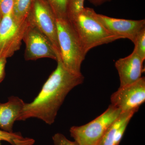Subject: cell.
Instances as JSON below:
<instances>
[{
	"label": "cell",
	"mask_w": 145,
	"mask_h": 145,
	"mask_svg": "<svg viewBox=\"0 0 145 145\" xmlns=\"http://www.w3.org/2000/svg\"><path fill=\"white\" fill-rule=\"evenodd\" d=\"M135 45L133 51L144 61L145 59V28L137 35L133 42Z\"/></svg>",
	"instance_id": "cell-17"
},
{
	"label": "cell",
	"mask_w": 145,
	"mask_h": 145,
	"mask_svg": "<svg viewBox=\"0 0 145 145\" xmlns=\"http://www.w3.org/2000/svg\"><path fill=\"white\" fill-rule=\"evenodd\" d=\"M27 22L23 39L25 44L24 58L35 61L47 58L57 61L58 56L49 39L36 27Z\"/></svg>",
	"instance_id": "cell-7"
},
{
	"label": "cell",
	"mask_w": 145,
	"mask_h": 145,
	"mask_svg": "<svg viewBox=\"0 0 145 145\" xmlns=\"http://www.w3.org/2000/svg\"><path fill=\"white\" fill-rule=\"evenodd\" d=\"M0 145H1V141H0Z\"/></svg>",
	"instance_id": "cell-24"
},
{
	"label": "cell",
	"mask_w": 145,
	"mask_h": 145,
	"mask_svg": "<svg viewBox=\"0 0 145 145\" xmlns=\"http://www.w3.org/2000/svg\"><path fill=\"white\" fill-rule=\"evenodd\" d=\"M114 145V144H113V145Z\"/></svg>",
	"instance_id": "cell-25"
},
{
	"label": "cell",
	"mask_w": 145,
	"mask_h": 145,
	"mask_svg": "<svg viewBox=\"0 0 145 145\" xmlns=\"http://www.w3.org/2000/svg\"><path fill=\"white\" fill-rule=\"evenodd\" d=\"M96 14L93 8H85L80 14L70 20L86 54L95 47L121 39L107 30Z\"/></svg>",
	"instance_id": "cell-2"
},
{
	"label": "cell",
	"mask_w": 145,
	"mask_h": 145,
	"mask_svg": "<svg viewBox=\"0 0 145 145\" xmlns=\"http://www.w3.org/2000/svg\"><path fill=\"white\" fill-rule=\"evenodd\" d=\"M129 121H128L125 122V123H124L119 128L118 131H117L116 134H115V137H114V144L115 145H119V143H120L121 140H122V137L123 136L125 131L127 127Z\"/></svg>",
	"instance_id": "cell-20"
},
{
	"label": "cell",
	"mask_w": 145,
	"mask_h": 145,
	"mask_svg": "<svg viewBox=\"0 0 145 145\" xmlns=\"http://www.w3.org/2000/svg\"><path fill=\"white\" fill-rule=\"evenodd\" d=\"M144 61L134 51L127 57L116 61L115 67L120 79L119 87L133 84L142 78Z\"/></svg>",
	"instance_id": "cell-10"
},
{
	"label": "cell",
	"mask_w": 145,
	"mask_h": 145,
	"mask_svg": "<svg viewBox=\"0 0 145 145\" xmlns=\"http://www.w3.org/2000/svg\"><path fill=\"white\" fill-rule=\"evenodd\" d=\"M3 17L0 15V25H1V22L2 19Z\"/></svg>",
	"instance_id": "cell-23"
},
{
	"label": "cell",
	"mask_w": 145,
	"mask_h": 145,
	"mask_svg": "<svg viewBox=\"0 0 145 145\" xmlns=\"http://www.w3.org/2000/svg\"><path fill=\"white\" fill-rule=\"evenodd\" d=\"M138 109H135L125 112H121L119 117L108 128L99 145L114 144V137L119 128L125 122L130 121Z\"/></svg>",
	"instance_id": "cell-12"
},
{
	"label": "cell",
	"mask_w": 145,
	"mask_h": 145,
	"mask_svg": "<svg viewBox=\"0 0 145 145\" xmlns=\"http://www.w3.org/2000/svg\"><path fill=\"white\" fill-rule=\"evenodd\" d=\"M85 0H68L67 5V16L69 20L77 17L84 9Z\"/></svg>",
	"instance_id": "cell-15"
},
{
	"label": "cell",
	"mask_w": 145,
	"mask_h": 145,
	"mask_svg": "<svg viewBox=\"0 0 145 145\" xmlns=\"http://www.w3.org/2000/svg\"><path fill=\"white\" fill-rule=\"evenodd\" d=\"M51 8L57 18H66L68 0H45Z\"/></svg>",
	"instance_id": "cell-16"
},
{
	"label": "cell",
	"mask_w": 145,
	"mask_h": 145,
	"mask_svg": "<svg viewBox=\"0 0 145 145\" xmlns=\"http://www.w3.org/2000/svg\"><path fill=\"white\" fill-rule=\"evenodd\" d=\"M54 145H80L75 141L69 140L64 135L61 133H57L52 136Z\"/></svg>",
	"instance_id": "cell-18"
},
{
	"label": "cell",
	"mask_w": 145,
	"mask_h": 145,
	"mask_svg": "<svg viewBox=\"0 0 145 145\" xmlns=\"http://www.w3.org/2000/svg\"><path fill=\"white\" fill-rule=\"evenodd\" d=\"M27 21L49 39L57 53L58 60H61L57 36V18L45 0H33Z\"/></svg>",
	"instance_id": "cell-5"
},
{
	"label": "cell",
	"mask_w": 145,
	"mask_h": 145,
	"mask_svg": "<svg viewBox=\"0 0 145 145\" xmlns=\"http://www.w3.org/2000/svg\"><path fill=\"white\" fill-rule=\"evenodd\" d=\"M88 1L94 5L98 6L102 5L103 3L108 1L109 0H88Z\"/></svg>",
	"instance_id": "cell-22"
},
{
	"label": "cell",
	"mask_w": 145,
	"mask_h": 145,
	"mask_svg": "<svg viewBox=\"0 0 145 145\" xmlns=\"http://www.w3.org/2000/svg\"><path fill=\"white\" fill-rule=\"evenodd\" d=\"M121 112L119 108L110 105L103 114L88 123L71 127L69 131L71 135L80 145H99L108 128Z\"/></svg>",
	"instance_id": "cell-4"
},
{
	"label": "cell",
	"mask_w": 145,
	"mask_h": 145,
	"mask_svg": "<svg viewBox=\"0 0 145 145\" xmlns=\"http://www.w3.org/2000/svg\"><path fill=\"white\" fill-rule=\"evenodd\" d=\"M57 36L63 64L74 73L81 74V67L86 54L70 21L57 18Z\"/></svg>",
	"instance_id": "cell-3"
},
{
	"label": "cell",
	"mask_w": 145,
	"mask_h": 145,
	"mask_svg": "<svg viewBox=\"0 0 145 145\" xmlns=\"http://www.w3.org/2000/svg\"><path fill=\"white\" fill-rule=\"evenodd\" d=\"M13 3L14 0H0V15L2 17L12 11Z\"/></svg>",
	"instance_id": "cell-19"
},
{
	"label": "cell",
	"mask_w": 145,
	"mask_h": 145,
	"mask_svg": "<svg viewBox=\"0 0 145 145\" xmlns=\"http://www.w3.org/2000/svg\"><path fill=\"white\" fill-rule=\"evenodd\" d=\"M9 143L11 145H33L35 140L24 137L20 133L8 132L0 130V141Z\"/></svg>",
	"instance_id": "cell-14"
},
{
	"label": "cell",
	"mask_w": 145,
	"mask_h": 145,
	"mask_svg": "<svg viewBox=\"0 0 145 145\" xmlns=\"http://www.w3.org/2000/svg\"><path fill=\"white\" fill-rule=\"evenodd\" d=\"M111 105L121 112L139 109L145 101V78L122 87L111 95Z\"/></svg>",
	"instance_id": "cell-8"
},
{
	"label": "cell",
	"mask_w": 145,
	"mask_h": 145,
	"mask_svg": "<svg viewBox=\"0 0 145 145\" xmlns=\"http://www.w3.org/2000/svg\"><path fill=\"white\" fill-rule=\"evenodd\" d=\"M25 103L17 96H11L5 103H0V128L13 132V125L22 111Z\"/></svg>",
	"instance_id": "cell-11"
},
{
	"label": "cell",
	"mask_w": 145,
	"mask_h": 145,
	"mask_svg": "<svg viewBox=\"0 0 145 145\" xmlns=\"http://www.w3.org/2000/svg\"><path fill=\"white\" fill-rule=\"evenodd\" d=\"M27 22L16 21L12 11L3 17L0 25V58L11 57L20 48Z\"/></svg>",
	"instance_id": "cell-6"
},
{
	"label": "cell",
	"mask_w": 145,
	"mask_h": 145,
	"mask_svg": "<svg viewBox=\"0 0 145 145\" xmlns=\"http://www.w3.org/2000/svg\"><path fill=\"white\" fill-rule=\"evenodd\" d=\"M33 0H14L12 13L13 18L20 23L26 22Z\"/></svg>",
	"instance_id": "cell-13"
},
{
	"label": "cell",
	"mask_w": 145,
	"mask_h": 145,
	"mask_svg": "<svg viewBox=\"0 0 145 145\" xmlns=\"http://www.w3.org/2000/svg\"><path fill=\"white\" fill-rule=\"evenodd\" d=\"M7 59L0 58V83L2 82L5 76V67Z\"/></svg>",
	"instance_id": "cell-21"
},
{
	"label": "cell",
	"mask_w": 145,
	"mask_h": 145,
	"mask_svg": "<svg viewBox=\"0 0 145 145\" xmlns=\"http://www.w3.org/2000/svg\"><path fill=\"white\" fill-rule=\"evenodd\" d=\"M96 18L107 30L121 39H128L133 42L137 35L145 28V20H125L96 14Z\"/></svg>",
	"instance_id": "cell-9"
},
{
	"label": "cell",
	"mask_w": 145,
	"mask_h": 145,
	"mask_svg": "<svg viewBox=\"0 0 145 145\" xmlns=\"http://www.w3.org/2000/svg\"><path fill=\"white\" fill-rule=\"evenodd\" d=\"M55 70L50 75L40 93L29 103H25L18 121L31 118L40 119L48 125L54 123L58 112L71 91L84 82L82 73L70 71L57 61Z\"/></svg>",
	"instance_id": "cell-1"
}]
</instances>
